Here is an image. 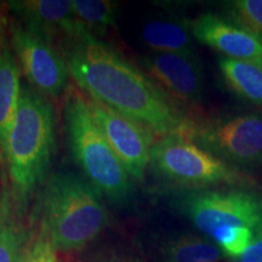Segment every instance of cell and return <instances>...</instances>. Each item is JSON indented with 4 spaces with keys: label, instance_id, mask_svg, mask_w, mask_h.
<instances>
[{
    "label": "cell",
    "instance_id": "10",
    "mask_svg": "<svg viewBox=\"0 0 262 262\" xmlns=\"http://www.w3.org/2000/svg\"><path fill=\"white\" fill-rule=\"evenodd\" d=\"M147 75L173 100L195 103L203 94V71L196 55L149 52L142 58Z\"/></svg>",
    "mask_w": 262,
    "mask_h": 262
},
{
    "label": "cell",
    "instance_id": "21",
    "mask_svg": "<svg viewBox=\"0 0 262 262\" xmlns=\"http://www.w3.org/2000/svg\"><path fill=\"white\" fill-rule=\"evenodd\" d=\"M239 260L248 262H262V231L255 235L250 247L247 249V251L242 255Z\"/></svg>",
    "mask_w": 262,
    "mask_h": 262
},
{
    "label": "cell",
    "instance_id": "24",
    "mask_svg": "<svg viewBox=\"0 0 262 262\" xmlns=\"http://www.w3.org/2000/svg\"><path fill=\"white\" fill-rule=\"evenodd\" d=\"M3 220H4V209H3L2 201H0V225H2Z\"/></svg>",
    "mask_w": 262,
    "mask_h": 262
},
{
    "label": "cell",
    "instance_id": "16",
    "mask_svg": "<svg viewBox=\"0 0 262 262\" xmlns=\"http://www.w3.org/2000/svg\"><path fill=\"white\" fill-rule=\"evenodd\" d=\"M222 255L215 243L196 235H182L164 248L166 262H217Z\"/></svg>",
    "mask_w": 262,
    "mask_h": 262
},
{
    "label": "cell",
    "instance_id": "25",
    "mask_svg": "<svg viewBox=\"0 0 262 262\" xmlns=\"http://www.w3.org/2000/svg\"><path fill=\"white\" fill-rule=\"evenodd\" d=\"M232 262H248V261H243V260H234V261H232Z\"/></svg>",
    "mask_w": 262,
    "mask_h": 262
},
{
    "label": "cell",
    "instance_id": "14",
    "mask_svg": "<svg viewBox=\"0 0 262 262\" xmlns=\"http://www.w3.org/2000/svg\"><path fill=\"white\" fill-rule=\"evenodd\" d=\"M142 40L155 52L195 55L193 34L189 28L181 22L169 19H155L143 26Z\"/></svg>",
    "mask_w": 262,
    "mask_h": 262
},
{
    "label": "cell",
    "instance_id": "17",
    "mask_svg": "<svg viewBox=\"0 0 262 262\" xmlns=\"http://www.w3.org/2000/svg\"><path fill=\"white\" fill-rule=\"evenodd\" d=\"M74 16L95 35V33H104L116 25L117 4L108 0H73L72 2Z\"/></svg>",
    "mask_w": 262,
    "mask_h": 262
},
{
    "label": "cell",
    "instance_id": "22",
    "mask_svg": "<svg viewBox=\"0 0 262 262\" xmlns=\"http://www.w3.org/2000/svg\"><path fill=\"white\" fill-rule=\"evenodd\" d=\"M94 262H136V261L133 260L131 257L124 256V255L111 253V254L101 255V256L95 258Z\"/></svg>",
    "mask_w": 262,
    "mask_h": 262
},
{
    "label": "cell",
    "instance_id": "15",
    "mask_svg": "<svg viewBox=\"0 0 262 262\" xmlns=\"http://www.w3.org/2000/svg\"><path fill=\"white\" fill-rule=\"evenodd\" d=\"M219 67L226 83L238 96L262 107V66L224 56L219 60Z\"/></svg>",
    "mask_w": 262,
    "mask_h": 262
},
{
    "label": "cell",
    "instance_id": "9",
    "mask_svg": "<svg viewBox=\"0 0 262 262\" xmlns=\"http://www.w3.org/2000/svg\"><path fill=\"white\" fill-rule=\"evenodd\" d=\"M89 101L91 112L131 179H143L153 147L152 131L142 124L117 113L104 104Z\"/></svg>",
    "mask_w": 262,
    "mask_h": 262
},
{
    "label": "cell",
    "instance_id": "1",
    "mask_svg": "<svg viewBox=\"0 0 262 262\" xmlns=\"http://www.w3.org/2000/svg\"><path fill=\"white\" fill-rule=\"evenodd\" d=\"M70 75L91 97L158 136L181 135L191 123L148 75L91 33L64 42Z\"/></svg>",
    "mask_w": 262,
    "mask_h": 262
},
{
    "label": "cell",
    "instance_id": "23",
    "mask_svg": "<svg viewBox=\"0 0 262 262\" xmlns=\"http://www.w3.org/2000/svg\"><path fill=\"white\" fill-rule=\"evenodd\" d=\"M4 50V28H3V22L0 19V55H2V52Z\"/></svg>",
    "mask_w": 262,
    "mask_h": 262
},
{
    "label": "cell",
    "instance_id": "6",
    "mask_svg": "<svg viewBox=\"0 0 262 262\" xmlns=\"http://www.w3.org/2000/svg\"><path fill=\"white\" fill-rule=\"evenodd\" d=\"M183 137L238 170L262 164V114L191 120Z\"/></svg>",
    "mask_w": 262,
    "mask_h": 262
},
{
    "label": "cell",
    "instance_id": "20",
    "mask_svg": "<svg viewBox=\"0 0 262 262\" xmlns=\"http://www.w3.org/2000/svg\"><path fill=\"white\" fill-rule=\"evenodd\" d=\"M22 262H58L56 249L52 247L47 233H42L26 251Z\"/></svg>",
    "mask_w": 262,
    "mask_h": 262
},
{
    "label": "cell",
    "instance_id": "11",
    "mask_svg": "<svg viewBox=\"0 0 262 262\" xmlns=\"http://www.w3.org/2000/svg\"><path fill=\"white\" fill-rule=\"evenodd\" d=\"M9 8L21 19L24 28L54 44L80 37L86 28L74 16L68 0H24L9 3Z\"/></svg>",
    "mask_w": 262,
    "mask_h": 262
},
{
    "label": "cell",
    "instance_id": "2",
    "mask_svg": "<svg viewBox=\"0 0 262 262\" xmlns=\"http://www.w3.org/2000/svg\"><path fill=\"white\" fill-rule=\"evenodd\" d=\"M54 147V108L45 97L22 88L5 152L10 181L18 202L26 203L44 180Z\"/></svg>",
    "mask_w": 262,
    "mask_h": 262
},
{
    "label": "cell",
    "instance_id": "8",
    "mask_svg": "<svg viewBox=\"0 0 262 262\" xmlns=\"http://www.w3.org/2000/svg\"><path fill=\"white\" fill-rule=\"evenodd\" d=\"M11 40L19 68L33 89L42 97H60L70 78L64 56L52 42L19 26H12Z\"/></svg>",
    "mask_w": 262,
    "mask_h": 262
},
{
    "label": "cell",
    "instance_id": "3",
    "mask_svg": "<svg viewBox=\"0 0 262 262\" xmlns=\"http://www.w3.org/2000/svg\"><path fill=\"white\" fill-rule=\"evenodd\" d=\"M45 233L56 250H80L102 232L108 215L101 194L74 173L52 175L44 196Z\"/></svg>",
    "mask_w": 262,
    "mask_h": 262
},
{
    "label": "cell",
    "instance_id": "5",
    "mask_svg": "<svg viewBox=\"0 0 262 262\" xmlns=\"http://www.w3.org/2000/svg\"><path fill=\"white\" fill-rule=\"evenodd\" d=\"M150 169L160 179L185 187L216 185L248 186L251 179L181 135L162 137L153 143Z\"/></svg>",
    "mask_w": 262,
    "mask_h": 262
},
{
    "label": "cell",
    "instance_id": "13",
    "mask_svg": "<svg viewBox=\"0 0 262 262\" xmlns=\"http://www.w3.org/2000/svg\"><path fill=\"white\" fill-rule=\"evenodd\" d=\"M19 66L9 49L0 55V149L5 155L21 97Z\"/></svg>",
    "mask_w": 262,
    "mask_h": 262
},
{
    "label": "cell",
    "instance_id": "4",
    "mask_svg": "<svg viewBox=\"0 0 262 262\" xmlns=\"http://www.w3.org/2000/svg\"><path fill=\"white\" fill-rule=\"evenodd\" d=\"M64 122L75 162L91 186L101 195L114 201L125 199L131 178L95 119L89 101L80 94L72 91L68 95Z\"/></svg>",
    "mask_w": 262,
    "mask_h": 262
},
{
    "label": "cell",
    "instance_id": "12",
    "mask_svg": "<svg viewBox=\"0 0 262 262\" xmlns=\"http://www.w3.org/2000/svg\"><path fill=\"white\" fill-rule=\"evenodd\" d=\"M193 37L225 57L262 66V39L227 18L212 14L199 16L191 24Z\"/></svg>",
    "mask_w": 262,
    "mask_h": 262
},
{
    "label": "cell",
    "instance_id": "7",
    "mask_svg": "<svg viewBox=\"0 0 262 262\" xmlns=\"http://www.w3.org/2000/svg\"><path fill=\"white\" fill-rule=\"evenodd\" d=\"M181 209L211 241L227 229L262 231V195L245 188L193 192L183 196Z\"/></svg>",
    "mask_w": 262,
    "mask_h": 262
},
{
    "label": "cell",
    "instance_id": "19",
    "mask_svg": "<svg viewBox=\"0 0 262 262\" xmlns=\"http://www.w3.org/2000/svg\"><path fill=\"white\" fill-rule=\"evenodd\" d=\"M24 237L14 222L3 220L0 225V262H22Z\"/></svg>",
    "mask_w": 262,
    "mask_h": 262
},
{
    "label": "cell",
    "instance_id": "18",
    "mask_svg": "<svg viewBox=\"0 0 262 262\" xmlns=\"http://www.w3.org/2000/svg\"><path fill=\"white\" fill-rule=\"evenodd\" d=\"M227 19L262 39V0L229 3Z\"/></svg>",
    "mask_w": 262,
    "mask_h": 262
}]
</instances>
